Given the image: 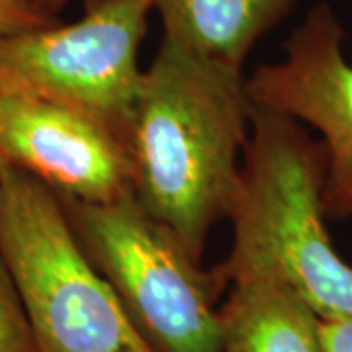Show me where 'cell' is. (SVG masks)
<instances>
[{
  "label": "cell",
  "mask_w": 352,
  "mask_h": 352,
  "mask_svg": "<svg viewBox=\"0 0 352 352\" xmlns=\"http://www.w3.org/2000/svg\"><path fill=\"white\" fill-rule=\"evenodd\" d=\"M164 38L243 71L252 45L292 12L298 0H151Z\"/></svg>",
  "instance_id": "cell-9"
},
{
  "label": "cell",
  "mask_w": 352,
  "mask_h": 352,
  "mask_svg": "<svg viewBox=\"0 0 352 352\" xmlns=\"http://www.w3.org/2000/svg\"><path fill=\"white\" fill-rule=\"evenodd\" d=\"M0 153L8 166L82 201L133 196L129 147L100 122L53 102L0 90Z\"/></svg>",
  "instance_id": "cell-7"
},
{
  "label": "cell",
  "mask_w": 352,
  "mask_h": 352,
  "mask_svg": "<svg viewBox=\"0 0 352 352\" xmlns=\"http://www.w3.org/2000/svg\"><path fill=\"white\" fill-rule=\"evenodd\" d=\"M6 168H8V164H6L4 157H2V153H0V173H2V170H6Z\"/></svg>",
  "instance_id": "cell-14"
},
{
  "label": "cell",
  "mask_w": 352,
  "mask_h": 352,
  "mask_svg": "<svg viewBox=\"0 0 352 352\" xmlns=\"http://www.w3.org/2000/svg\"><path fill=\"white\" fill-rule=\"evenodd\" d=\"M325 175L319 139L298 120L252 104L239 188L227 217L231 251L210 270L217 288L266 278L294 289L321 319L352 317V266L327 233Z\"/></svg>",
  "instance_id": "cell-2"
},
{
  "label": "cell",
  "mask_w": 352,
  "mask_h": 352,
  "mask_svg": "<svg viewBox=\"0 0 352 352\" xmlns=\"http://www.w3.org/2000/svg\"><path fill=\"white\" fill-rule=\"evenodd\" d=\"M321 342L325 352H352V317L321 319Z\"/></svg>",
  "instance_id": "cell-12"
},
{
  "label": "cell",
  "mask_w": 352,
  "mask_h": 352,
  "mask_svg": "<svg viewBox=\"0 0 352 352\" xmlns=\"http://www.w3.org/2000/svg\"><path fill=\"white\" fill-rule=\"evenodd\" d=\"M39 6L45 10L47 14H51V16H55L57 18V14L63 10L65 6L71 2V0H36Z\"/></svg>",
  "instance_id": "cell-13"
},
{
  "label": "cell",
  "mask_w": 352,
  "mask_h": 352,
  "mask_svg": "<svg viewBox=\"0 0 352 352\" xmlns=\"http://www.w3.org/2000/svg\"><path fill=\"white\" fill-rule=\"evenodd\" d=\"M151 8V0H87L73 24L0 38V90L85 113L129 147Z\"/></svg>",
  "instance_id": "cell-5"
},
{
  "label": "cell",
  "mask_w": 352,
  "mask_h": 352,
  "mask_svg": "<svg viewBox=\"0 0 352 352\" xmlns=\"http://www.w3.org/2000/svg\"><path fill=\"white\" fill-rule=\"evenodd\" d=\"M344 30L321 2L284 43L286 57L258 65L245 80L254 106L288 116L321 133L327 155L323 210L327 219H352V65Z\"/></svg>",
  "instance_id": "cell-6"
},
{
  "label": "cell",
  "mask_w": 352,
  "mask_h": 352,
  "mask_svg": "<svg viewBox=\"0 0 352 352\" xmlns=\"http://www.w3.org/2000/svg\"><path fill=\"white\" fill-rule=\"evenodd\" d=\"M55 22L57 18L45 12L36 0H0V38L38 30Z\"/></svg>",
  "instance_id": "cell-11"
},
{
  "label": "cell",
  "mask_w": 352,
  "mask_h": 352,
  "mask_svg": "<svg viewBox=\"0 0 352 352\" xmlns=\"http://www.w3.org/2000/svg\"><path fill=\"white\" fill-rule=\"evenodd\" d=\"M251 106L243 71L168 38L143 71L129 143L133 196L200 263L235 201Z\"/></svg>",
  "instance_id": "cell-1"
},
{
  "label": "cell",
  "mask_w": 352,
  "mask_h": 352,
  "mask_svg": "<svg viewBox=\"0 0 352 352\" xmlns=\"http://www.w3.org/2000/svg\"><path fill=\"white\" fill-rule=\"evenodd\" d=\"M221 352H325L321 317L288 286L241 278L219 307Z\"/></svg>",
  "instance_id": "cell-8"
},
{
  "label": "cell",
  "mask_w": 352,
  "mask_h": 352,
  "mask_svg": "<svg viewBox=\"0 0 352 352\" xmlns=\"http://www.w3.org/2000/svg\"><path fill=\"white\" fill-rule=\"evenodd\" d=\"M82 251L155 352H221V289L170 227L135 196L82 201L57 194Z\"/></svg>",
  "instance_id": "cell-4"
},
{
  "label": "cell",
  "mask_w": 352,
  "mask_h": 352,
  "mask_svg": "<svg viewBox=\"0 0 352 352\" xmlns=\"http://www.w3.org/2000/svg\"><path fill=\"white\" fill-rule=\"evenodd\" d=\"M0 256L39 352H155L76 239L57 192L0 173Z\"/></svg>",
  "instance_id": "cell-3"
},
{
  "label": "cell",
  "mask_w": 352,
  "mask_h": 352,
  "mask_svg": "<svg viewBox=\"0 0 352 352\" xmlns=\"http://www.w3.org/2000/svg\"><path fill=\"white\" fill-rule=\"evenodd\" d=\"M0 352H39L12 276L0 256Z\"/></svg>",
  "instance_id": "cell-10"
}]
</instances>
